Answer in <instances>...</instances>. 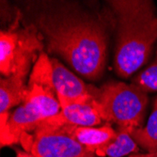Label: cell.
I'll return each instance as SVG.
<instances>
[{
  "label": "cell",
  "mask_w": 157,
  "mask_h": 157,
  "mask_svg": "<svg viewBox=\"0 0 157 157\" xmlns=\"http://www.w3.org/2000/svg\"><path fill=\"white\" fill-rule=\"evenodd\" d=\"M128 157H157V151L147 152V153H136V154L129 155Z\"/></svg>",
  "instance_id": "obj_16"
},
{
  "label": "cell",
  "mask_w": 157,
  "mask_h": 157,
  "mask_svg": "<svg viewBox=\"0 0 157 157\" xmlns=\"http://www.w3.org/2000/svg\"><path fill=\"white\" fill-rule=\"evenodd\" d=\"M115 15V70L129 78L144 66L157 40V9L151 0L107 1Z\"/></svg>",
  "instance_id": "obj_2"
},
{
  "label": "cell",
  "mask_w": 157,
  "mask_h": 157,
  "mask_svg": "<svg viewBox=\"0 0 157 157\" xmlns=\"http://www.w3.org/2000/svg\"><path fill=\"white\" fill-rule=\"evenodd\" d=\"M132 84L146 93L157 91V51L152 63L138 74L132 80Z\"/></svg>",
  "instance_id": "obj_15"
},
{
  "label": "cell",
  "mask_w": 157,
  "mask_h": 157,
  "mask_svg": "<svg viewBox=\"0 0 157 157\" xmlns=\"http://www.w3.org/2000/svg\"><path fill=\"white\" fill-rule=\"evenodd\" d=\"M35 157H94L71 136L64 125L44 121L31 136L29 151Z\"/></svg>",
  "instance_id": "obj_5"
},
{
  "label": "cell",
  "mask_w": 157,
  "mask_h": 157,
  "mask_svg": "<svg viewBox=\"0 0 157 157\" xmlns=\"http://www.w3.org/2000/svg\"><path fill=\"white\" fill-rule=\"evenodd\" d=\"M27 11L48 53L60 56L85 78L102 76L108 44L103 19L74 1L34 2Z\"/></svg>",
  "instance_id": "obj_1"
},
{
  "label": "cell",
  "mask_w": 157,
  "mask_h": 157,
  "mask_svg": "<svg viewBox=\"0 0 157 157\" xmlns=\"http://www.w3.org/2000/svg\"><path fill=\"white\" fill-rule=\"evenodd\" d=\"M27 87L28 94L25 102L29 103L44 121L56 117L60 113L61 105L56 93L39 85Z\"/></svg>",
  "instance_id": "obj_11"
},
{
  "label": "cell",
  "mask_w": 157,
  "mask_h": 157,
  "mask_svg": "<svg viewBox=\"0 0 157 157\" xmlns=\"http://www.w3.org/2000/svg\"><path fill=\"white\" fill-rule=\"evenodd\" d=\"M18 13L11 26L0 32V73L5 77H25L45 47L37 27L28 23L21 25Z\"/></svg>",
  "instance_id": "obj_4"
},
{
  "label": "cell",
  "mask_w": 157,
  "mask_h": 157,
  "mask_svg": "<svg viewBox=\"0 0 157 157\" xmlns=\"http://www.w3.org/2000/svg\"><path fill=\"white\" fill-rule=\"evenodd\" d=\"M132 137L147 152L157 151V98L147 124L135 130L132 133Z\"/></svg>",
  "instance_id": "obj_13"
},
{
  "label": "cell",
  "mask_w": 157,
  "mask_h": 157,
  "mask_svg": "<svg viewBox=\"0 0 157 157\" xmlns=\"http://www.w3.org/2000/svg\"><path fill=\"white\" fill-rule=\"evenodd\" d=\"M61 111L59 115L45 120V122L56 125H74L84 127H95L101 124L103 120L94 105V99L89 102L71 103L59 99Z\"/></svg>",
  "instance_id": "obj_8"
},
{
  "label": "cell",
  "mask_w": 157,
  "mask_h": 157,
  "mask_svg": "<svg viewBox=\"0 0 157 157\" xmlns=\"http://www.w3.org/2000/svg\"><path fill=\"white\" fill-rule=\"evenodd\" d=\"M25 77L11 75L0 80V114H10L11 107L22 105L27 97L28 87Z\"/></svg>",
  "instance_id": "obj_10"
},
{
  "label": "cell",
  "mask_w": 157,
  "mask_h": 157,
  "mask_svg": "<svg viewBox=\"0 0 157 157\" xmlns=\"http://www.w3.org/2000/svg\"><path fill=\"white\" fill-rule=\"evenodd\" d=\"M64 127L78 143L93 154L98 150L109 145L118 134L110 126V123H105L101 127H84L68 124H65Z\"/></svg>",
  "instance_id": "obj_9"
},
{
  "label": "cell",
  "mask_w": 157,
  "mask_h": 157,
  "mask_svg": "<svg viewBox=\"0 0 157 157\" xmlns=\"http://www.w3.org/2000/svg\"><path fill=\"white\" fill-rule=\"evenodd\" d=\"M16 157H35V156L28 151H18Z\"/></svg>",
  "instance_id": "obj_17"
},
{
  "label": "cell",
  "mask_w": 157,
  "mask_h": 157,
  "mask_svg": "<svg viewBox=\"0 0 157 157\" xmlns=\"http://www.w3.org/2000/svg\"><path fill=\"white\" fill-rule=\"evenodd\" d=\"M39 85L42 88L50 90L54 93V88L52 85V63L51 59L45 52H42L36 63L33 65V69L29 75L27 86Z\"/></svg>",
  "instance_id": "obj_14"
},
{
  "label": "cell",
  "mask_w": 157,
  "mask_h": 157,
  "mask_svg": "<svg viewBox=\"0 0 157 157\" xmlns=\"http://www.w3.org/2000/svg\"><path fill=\"white\" fill-rule=\"evenodd\" d=\"M117 136L109 145L98 150L95 154L101 157H123L138 153V145L132 137V133L126 129H118Z\"/></svg>",
  "instance_id": "obj_12"
},
{
  "label": "cell",
  "mask_w": 157,
  "mask_h": 157,
  "mask_svg": "<svg viewBox=\"0 0 157 157\" xmlns=\"http://www.w3.org/2000/svg\"><path fill=\"white\" fill-rule=\"evenodd\" d=\"M51 63L52 85L58 99L71 103L93 100L90 85L88 86L56 58H51Z\"/></svg>",
  "instance_id": "obj_7"
},
{
  "label": "cell",
  "mask_w": 157,
  "mask_h": 157,
  "mask_svg": "<svg viewBox=\"0 0 157 157\" xmlns=\"http://www.w3.org/2000/svg\"><path fill=\"white\" fill-rule=\"evenodd\" d=\"M90 92L100 117L106 123L133 133L142 127L148 105V93L134 84L108 81L100 89L90 86Z\"/></svg>",
  "instance_id": "obj_3"
},
{
  "label": "cell",
  "mask_w": 157,
  "mask_h": 157,
  "mask_svg": "<svg viewBox=\"0 0 157 157\" xmlns=\"http://www.w3.org/2000/svg\"><path fill=\"white\" fill-rule=\"evenodd\" d=\"M44 121V120L29 103H23L13 111L6 124L0 125L1 147L22 142L29 136L28 132H35Z\"/></svg>",
  "instance_id": "obj_6"
}]
</instances>
